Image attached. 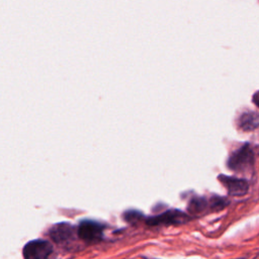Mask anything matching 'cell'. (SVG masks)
<instances>
[{
	"instance_id": "obj_1",
	"label": "cell",
	"mask_w": 259,
	"mask_h": 259,
	"mask_svg": "<svg viewBox=\"0 0 259 259\" xmlns=\"http://www.w3.org/2000/svg\"><path fill=\"white\" fill-rule=\"evenodd\" d=\"M53 251V245L49 241L37 239L26 243L22 254L26 259H46L52 255Z\"/></svg>"
},
{
	"instance_id": "obj_2",
	"label": "cell",
	"mask_w": 259,
	"mask_h": 259,
	"mask_svg": "<svg viewBox=\"0 0 259 259\" xmlns=\"http://www.w3.org/2000/svg\"><path fill=\"white\" fill-rule=\"evenodd\" d=\"M104 226L98 222L91 220H83L80 222L77 235L78 237L87 243H96L101 240L103 235Z\"/></svg>"
},
{
	"instance_id": "obj_3",
	"label": "cell",
	"mask_w": 259,
	"mask_h": 259,
	"mask_svg": "<svg viewBox=\"0 0 259 259\" xmlns=\"http://www.w3.org/2000/svg\"><path fill=\"white\" fill-rule=\"evenodd\" d=\"M251 164H253V152L249 144H245L230 157L228 166L233 170L241 171L249 168Z\"/></svg>"
},
{
	"instance_id": "obj_4",
	"label": "cell",
	"mask_w": 259,
	"mask_h": 259,
	"mask_svg": "<svg viewBox=\"0 0 259 259\" xmlns=\"http://www.w3.org/2000/svg\"><path fill=\"white\" fill-rule=\"evenodd\" d=\"M74 228L69 223H59L54 225L50 231V238L57 244H65L70 242L74 237Z\"/></svg>"
},
{
	"instance_id": "obj_5",
	"label": "cell",
	"mask_w": 259,
	"mask_h": 259,
	"mask_svg": "<svg viewBox=\"0 0 259 259\" xmlns=\"http://www.w3.org/2000/svg\"><path fill=\"white\" fill-rule=\"evenodd\" d=\"M218 178L232 195H244L248 191L249 183L245 179H239L225 175H220Z\"/></svg>"
},
{
	"instance_id": "obj_6",
	"label": "cell",
	"mask_w": 259,
	"mask_h": 259,
	"mask_svg": "<svg viewBox=\"0 0 259 259\" xmlns=\"http://www.w3.org/2000/svg\"><path fill=\"white\" fill-rule=\"evenodd\" d=\"M187 219L186 214L182 211L173 209V210H168L162 214H159L157 217L151 218L149 220L150 225H160V224H179L183 223Z\"/></svg>"
},
{
	"instance_id": "obj_7",
	"label": "cell",
	"mask_w": 259,
	"mask_h": 259,
	"mask_svg": "<svg viewBox=\"0 0 259 259\" xmlns=\"http://www.w3.org/2000/svg\"><path fill=\"white\" fill-rule=\"evenodd\" d=\"M258 115L255 112H251V113H246L243 114L240 118V124L241 127L245 131H252L253 128L257 127L258 124Z\"/></svg>"
}]
</instances>
